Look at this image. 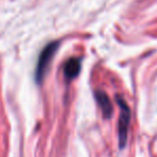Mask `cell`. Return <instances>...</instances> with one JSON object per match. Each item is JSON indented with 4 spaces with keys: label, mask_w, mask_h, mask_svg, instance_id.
<instances>
[{
    "label": "cell",
    "mask_w": 157,
    "mask_h": 157,
    "mask_svg": "<svg viewBox=\"0 0 157 157\" xmlns=\"http://www.w3.org/2000/svg\"><path fill=\"white\" fill-rule=\"evenodd\" d=\"M117 101L120 107V116H119L118 123V137H119V147L120 149H124L127 143L128 127L130 123V109L126 101L121 96L116 97Z\"/></svg>",
    "instance_id": "2"
},
{
    "label": "cell",
    "mask_w": 157,
    "mask_h": 157,
    "mask_svg": "<svg viewBox=\"0 0 157 157\" xmlns=\"http://www.w3.org/2000/svg\"><path fill=\"white\" fill-rule=\"evenodd\" d=\"M95 99L98 104L99 108L101 110V113L105 119H110L113 113V106L111 104V101L108 97V95L101 90H97L95 92Z\"/></svg>",
    "instance_id": "3"
},
{
    "label": "cell",
    "mask_w": 157,
    "mask_h": 157,
    "mask_svg": "<svg viewBox=\"0 0 157 157\" xmlns=\"http://www.w3.org/2000/svg\"><path fill=\"white\" fill-rule=\"evenodd\" d=\"M81 70V61L78 58H71L70 60L66 61L65 65L63 68L64 77L66 80H73L79 75Z\"/></svg>",
    "instance_id": "4"
},
{
    "label": "cell",
    "mask_w": 157,
    "mask_h": 157,
    "mask_svg": "<svg viewBox=\"0 0 157 157\" xmlns=\"http://www.w3.org/2000/svg\"><path fill=\"white\" fill-rule=\"evenodd\" d=\"M59 45H60L59 42H52L48 45H46L45 48L42 50L41 55L39 57V60H37L36 68H35V74H34L35 81L39 85H41L43 82L44 78H45L46 74L48 72L50 63H52V58H54L57 50H58Z\"/></svg>",
    "instance_id": "1"
}]
</instances>
